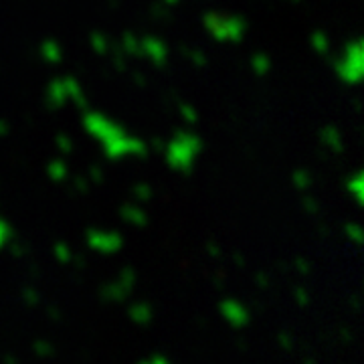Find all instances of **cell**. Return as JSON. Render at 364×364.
<instances>
[{
  "label": "cell",
  "instance_id": "f1b7e54d",
  "mask_svg": "<svg viewBox=\"0 0 364 364\" xmlns=\"http://www.w3.org/2000/svg\"><path fill=\"white\" fill-rule=\"evenodd\" d=\"M132 195L136 196L140 203H148V200H152V186L146 184V182L134 184V186H132Z\"/></svg>",
  "mask_w": 364,
  "mask_h": 364
},
{
  "label": "cell",
  "instance_id": "bcb514c9",
  "mask_svg": "<svg viewBox=\"0 0 364 364\" xmlns=\"http://www.w3.org/2000/svg\"><path fill=\"white\" fill-rule=\"evenodd\" d=\"M132 79H134V83L140 87V90H146V85H148V81L144 77L142 71H132Z\"/></svg>",
  "mask_w": 364,
  "mask_h": 364
},
{
  "label": "cell",
  "instance_id": "9f6ffc18",
  "mask_svg": "<svg viewBox=\"0 0 364 364\" xmlns=\"http://www.w3.org/2000/svg\"><path fill=\"white\" fill-rule=\"evenodd\" d=\"M340 334H342V340H344V342H352V334L348 328H342V330H340Z\"/></svg>",
  "mask_w": 364,
  "mask_h": 364
},
{
  "label": "cell",
  "instance_id": "ac0fdd59",
  "mask_svg": "<svg viewBox=\"0 0 364 364\" xmlns=\"http://www.w3.org/2000/svg\"><path fill=\"white\" fill-rule=\"evenodd\" d=\"M251 67H253V71H255L259 77L267 75L269 69H272V59H269V55H265V53H255V55L251 57Z\"/></svg>",
  "mask_w": 364,
  "mask_h": 364
},
{
  "label": "cell",
  "instance_id": "60d3db41",
  "mask_svg": "<svg viewBox=\"0 0 364 364\" xmlns=\"http://www.w3.org/2000/svg\"><path fill=\"white\" fill-rule=\"evenodd\" d=\"M277 342H279V346L286 352L294 350V340L289 336V332H284V330H282V332L277 334Z\"/></svg>",
  "mask_w": 364,
  "mask_h": 364
},
{
  "label": "cell",
  "instance_id": "9c48e42d",
  "mask_svg": "<svg viewBox=\"0 0 364 364\" xmlns=\"http://www.w3.org/2000/svg\"><path fill=\"white\" fill-rule=\"evenodd\" d=\"M203 25L207 26V31L215 41H227V35H225V14L208 11L203 16Z\"/></svg>",
  "mask_w": 364,
  "mask_h": 364
},
{
  "label": "cell",
  "instance_id": "91938a15",
  "mask_svg": "<svg viewBox=\"0 0 364 364\" xmlns=\"http://www.w3.org/2000/svg\"><path fill=\"white\" fill-rule=\"evenodd\" d=\"M237 348H239V350H245V348H247V342H245V340H239V342H237Z\"/></svg>",
  "mask_w": 364,
  "mask_h": 364
},
{
  "label": "cell",
  "instance_id": "ee69618b",
  "mask_svg": "<svg viewBox=\"0 0 364 364\" xmlns=\"http://www.w3.org/2000/svg\"><path fill=\"white\" fill-rule=\"evenodd\" d=\"M205 247H207L208 255H210V257H221L223 255L221 245H219L217 241H213V239H210V241H207V245H205Z\"/></svg>",
  "mask_w": 364,
  "mask_h": 364
},
{
  "label": "cell",
  "instance_id": "6da1fadb",
  "mask_svg": "<svg viewBox=\"0 0 364 364\" xmlns=\"http://www.w3.org/2000/svg\"><path fill=\"white\" fill-rule=\"evenodd\" d=\"M200 152H203V140L195 134H188V132L182 130H176L174 138L164 148L166 162H168L170 168L178 170L182 174H191L193 162Z\"/></svg>",
  "mask_w": 364,
  "mask_h": 364
},
{
  "label": "cell",
  "instance_id": "7c38bea8",
  "mask_svg": "<svg viewBox=\"0 0 364 364\" xmlns=\"http://www.w3.org/2000/svg\"><path fill=\"white\" fill-rule=\"evenodd\" d=\"M320 140L324 144L326 148L332 152V154H340L344 150V144H342V136L336 126H324L320 130Z\"/></svg>",
  "mask_w": 364,
  "mask_h": 364
},
{
  "label": "cell",
  "instance_id": "f35d334b",
  "mask_svg": "<svg viewBox=\"0 0 364 364\" xmlns=\"http://www.w3.org/2000/svg\"><path fill=\"white\" fill-rule=\"evenodd\" d=\"M301 207H304V210H306L308 215H318V213H320V203H318L314 196H304Z\"/></svg>",
  "mask_w": 364,
  "mask_h": 364
},
{
  "label": "cell",
  "instance_id": "d4e9b609",
  "mask_svg": "<svg viewBox=\"0 0 364 364\" xmlns=\"http://www.w3.org/2000/svg\"><path fill=\"white\" fill-rule=\"evenodd\" d=\"M21 298L28 308H37L41 304V294L33 286H25L21 289Z\"/></svg>",
  "mask_w": 364,
  "mask_h": 364
},
{
  "label": "cell",
  "instance_id": "4dcf8cb0",
  "mask_svg": "<svg viewBox=\"0 0 364 364\" xmlns=\"http://www.w3.org/2000/svg\"><path fill=\"white\" fill-rule=\"evenodd\" d=\"M33 348H35V354H39L41 358H51V356H55V352H57V348L53 346L51 342H47V340H37L33 344Z\"/></svg>",
  "mask_w": 364,
  "mask_h": 364
},
{
  "label": "cell",
  "instance_id": "52a82bcc",
  "mask_svg": "<svg viewBox=\"0 0 364 364\" xmlns=\"http://www.w3.org/2000/svg\"><path fill=\"white\" fill-rule=\"evenodd\" d=\"M247 28V21H245L243 16H237V14L225 16V35H227V41H233V43L243 41Z\"/></svg>",
  "mask_w": 364,
  "mask_h": 364
},
{
  "label": "cell",
  "instance_id": "e575fe53",
  "mask_svg": "<svg viewBox=\"0 0 364 364\" xmlns=\"http://www.w3.org/2000/svg\"><path fill=\"white\" fill-rule=\"evenodd\" d=\"M28 245L23 243V241H13L11 245H9V251H11V255H13L14 259H23L26 253H28Z\"/></svg>",
  "mask_w": 364,
  "mask_h": 364
},
{
  "label": "cell",
  "instance_id": "f546056e",
  "mask_svg": "<svg viewBox=\"0 0 364 364\" xmlns=\"http://www.w3.org/2000/svg\"><path fill=\"white\" fill-rule=\"evenodd\" d=\"M191 63L195 67H198V69H203V67H207L208 59L205 53L200 51V49H186V55H184Z\"/></svg>",
  "mask_w": 364,
  "mask_h": 364
},
{
  "label": "cell",
  "instance_id": "db71d44e",
  "mask_svg": "<svg viewBox=\"0 0 364 364\" xmlns=\"http://www.w3.org/2000/svg\"><path fill=\"white\" fill-rule=\"evenodd\" d=\"M9 132H11V126H9V122H4V119H0V138H4V136H9Z\"/></svg>",
  "mask_w": 364,
  "mask_h": 364
},
{
  "label": "cell",
  "instance_id": "ab89813d",
  "mask_svg": "<svg viewBox=\"0 0 364 364\" xmlns=\"http://www.w3.org/2000/svg\"><path fill=\"white\" fill-rule=\"evenodd\" d=\"M104 181L105 174L104 170H102V166H97V164L90 166V182H93V184H102Z\"/></svg>",
  "mask_w": 364,
  "mask_h": 364
},
{
  "label": "cell",
  "instance_id": "ffe728a7",
  "mask_svg": "<svg viewBox=\"0 0 364 364\" xmlns=\"http://www.w3.org/2000/svg\"><path fill=\"white\" fill-rule=\"evenodd\" d=\"M344 59H350V61H356V63H364V47L363 39L352 41L346 45V51H344Z\"/></svg>",
  "mask_w": 364,
  "mask_h": 364
},
{
  "label": "cell",
  "instance_id": "1f68e13d",
  "mask_svg": "<svg viewBox=\"0 0 364 364\" xmlns=\"http://www.w3.org/2000/svg\"><path fill=\"white\" fill-rule=\"evenodd\" d=\"M55 144H57V148L61 150V154H71L73 152V140L67 136V134H57L55 136Z\"/></svg>",
  "mask_w": 364,
  "mask_h": 364
},
{
  "label": "cell",
  "instance_id": "8fae6325",
  "mask_svg": "<svg viewBox=\"0 0 364 364\" xmlns=\"http://www.w3.org/2000/svg\"><path fill=\"white\" fill-rule=\"evenodd\" d=\"M128 316H130L132 322H136L138 326H148L154 320V310L148 301H136L130 306Z\"/></svg>",
  "mask_w": 364,
  "mask_h": 364
},
{
  "label": "cell",
  "instance_id": "7bdbcfd3",
  "mask_svg": "<svg viewBox=\"0 0 364 364\" xmlns=\"http://www.w3.org/2000/svg\"><path fill=\"white\" fill-rule=\"evenodd\" d=\"M152 16L158 18V21H168L170 11L166 6H162V4H152Z\"/></svg>",
  "mask_w": 364,
  "mask_h": 364
},
{
  "label": "cell",
  "instance_id": "2e32d148",
  "mask_svg": "<svg viewBox=\"0 0 364 364\" xmlns=\"http://www.w3.org/2000/svg\"><path fill=\"white\" fill-rule=\"evenodd\" d=\"M41 57L47 61V63H59L63 59V53H61V47L59 43L53 39H47L43 45H41Z\"/></svg>",
  "mask_w": 364,
  "mask_h": 364
},
{
  "label": "cell",
  "instance_id": "d6a6232c",
  "mask_svg": "<svg viewBox=\"0 0 364 364\" xmlns=\"http://www.w3.org/2000/svg\"><path fill=\"white\" fill-rule=\"evenodd\" d=\"M178 109H181V116L184 117L188 124H196V122H198V114H196V109L191 104L178 102Z\"/></svg>",
  "mask_w": 364,
  "mask_h": 364
},
{
  "label": "cell",
  "instance_id": "83f0119b",
  "mask_svg": "<svg viewBox=\"0 0 364 364\" xmlns=\"http://www.w3.org/2000/svg\"><path fill=\"white\" fill-rule=\"evenodd\" d=\"M53 255H55V259L59 261V263H71V257H73V251L69 249V245L65 243H55V247H53Z\"/></svg>",
  "mask_w": 364,
  "mask_h": 364
},
{
  "label": "cell",
  "instance_id": "277c9868",
  "mask_svg": "<svg viewBox=\"0 0 364 364\" xmlns=\"http://www.w3.org/2000/svg\"><path fill=\"white\" fill-rule=\"evenodd\" d=\"M85 239H87V245L100 253H116L124 247V239L119 233H104L97 229H90L85 233Z\"/></svg>",
  "mask_w": 364,
  "mask_h": 364
},
{
  "label": "cell",
  "instance_id": "484cf974",
  "mask_svg": "<svg viewBox=\"0 0 364 364\" xmlns=\"http://www.w3.org/2000/svg\"><path fill=\"white\" fill-rule=\"evenodd\" d=\"M61 81H63V87H65L67 100H75V97H79V95L83 93V90H81V85H79V81L75 77L67 75V77H63Z\"/></svg>",
  "mask_w": 364,
  "mask_h": 364
},
{
  "label": "cell",
  "instance_id": "5bb4252c",
  "mask_svg": "<svg viewBox=\"0 0 364 364\" xmlns=\"http://www.w3.org/2000/svg\"><path fill=\"white\" fill-rule=\"evenodd\" d=\"M126 140H128V134H124V136H116V138H112V140H107L104 144V152L105 156L109 158V160H117V158L126 156L128 152H126Z\"/></svg>",
  "mask_w": 364,
  "mask_h": 364
},
{
  "label": "cell",
  "instance_id": "680465c9",
  "mask_svg": "<svg viewBox=\"0 0 364 364\" xmlns=\"http://www.w3.org/2000/svg\"><path fill=\"white\" fill-rule=\"evenodd\" d=\"M350 304H352V308L358 312V298H356V296H350Z\"/></svg>",
  "mask_w": 364,
  "mask_h": 364
},
{
  "label": "cell",
  "instance_id": "d6986e66",
  "mask_svg": "<svg viewBox=\"0 0 364 364\" xmlns=\"http://www.w3.org/2000/svg\"><path fill=\"white\" fill-rule=\"evenodd\" d=\"M117 282L126 287V289H130L132 291V289L136 287V284H138V273H136V269H134V267L126 265V267H122V269H119V273H117Z\"/></svg>",
  "mask_w": 364,
  "mask_h": 364
},
{
  "label": "cell",
  "instance_id": "816d5d0a",
  "mask_svg": "<svg viewBox=\"0 0 364 364\" xmlns=\"http://www.w3.org/2000/svg\"><path fill=\"white\" fill-rule=\"evenodd\" d=\"M47 316H49V320H53V322H59L61 320V310L57 306H49L47 308Z\"/></svg>",
  "mask_w": 364,
  "mask_h": 364
},
{
  "label": "cell",
  "instance_id": "11a10c76",
  "mask_svg": "<svg viewBox=\"0 0 364 364\" xmlns=\"http://www.w3.org/2000/svg\"><path fill=\"white\" fill-rule=\"evenodd\" d=\"M233 261L237 263V267H241V269L245 267V259H243V255H241L239 251H235L233 253Z\"/></svg>",
  "mask_w": 364,
  "mask_h": 364
},
{
  "label": "cell",
  "instance_id": "d590c367",
  "mask_svg": "<svg viewBox=\"0 0 364 364\" xmlns=\"http://www.w3.org/2000/svg\"><path fill=\"white\" fill-rule=\"evenodd\" d=\"M13 239V227L0 217V249L4 247Z\"/></svg>",
  "mask_w": 364,
  "mask_h": 364
},
{
  "label": "cell",
  "instance_id": "e0dca14e",
  "mask_svg": "<svg viewBox=\"0 0 364 364\" xmlns=\"http://www.w3.org/2000/svg\"><path fill=\"white\" fill-rule=\"evenodd\" d=\"M90 45L91 49L95 51V55H100V57H104L109 53V39L105 37L104 33H100V31H93L90 35Z\"/></svg>",
  "mask_w": 364,
  "mask_h": 364
},
{
  "label": "cell",
  "instance_id": "4316f807",
  "mask_svg": "<svg viewBox=\"0 0 364 364\" xmlns=\"http://www.w3.org/2000/svg\"><path fill=\"white\" fill-rule=\"evenodd\" d=\"M348 191H352V193H354V196H356V203H358V205H363V200H364L363 172H356V176H354L352 181H348Z\"/></svg>",
  "mask_w": 364,
  "mask_h": 364
},
{
  "label": "cell",
  "instance_id": "f5cc1de1",
  "mask_svg": "<svg viewBox=\"0 0 364 364\" xmlns=\"http://www.w3.org/2000/svg\"><path fill=\"white\" fill-rule=\"evenodd\" d=\"M225 279H227V277H225V273H223V272L217 273V275L213 277V282H215V287H223V286H225Z\"/></svg>",
  "mask_w": 364,
  "mask_h": 364
},
{
  "label": "cell",
  "instance_id": "74e56055",
  "mask_svg": "<svg viewBox=\"0 0 364 364\" xmlns=\"http://www.w3.org/2000/svg\"><path fill=\"white\" fill-rule=\"evenodd\" d=\"M71 186H73V193H79V195H87L90 193V181L85 176H75Z\"/></svg>",
  "mask_w": 364,
  "mask_h": 364
},
{
  "label": "cell",
  "instance_id": "cb8c5ba5",
  "mask_svg": "<svg viewBox=\"0 0 364 364\" xmlns=\"http://www.w3.org/2000/svg\"><path fill=\"white\" fill-rule=\"evenodd\" d=\"M310 41H312L314 51L320 53V55H328V51H330V39H328V35H326V33H322V31H316V33H312Z\"/></svg>",
  "mask_w": 364,
  "mask_h": 364
},
{
  "label": "cell",
  "instance_id": "8d00e7d4",
  "mask_svg": "<svg viewBox=\"0 0 364 364\" xmlns=\"http://www.w3.org/2000/svg\"><path fill=\"white\" fill-rule=\"evenodd\" d=\"M294 299H296V304H298L299 308H306V306L310 304V294H308V289L304 286L294 287Z\"/></svg>",
  "mask_w": 364,
  "mask_h": 364
},
{
  "label": "cell",
  "instance_id": "5b68a950",
  "mask_svg": "<svg viewBox=\"0 0 364 364\" xmlns=\"http://www.w3.org/2000/svg\"><path fill=\"white\" fill-rule=\"evenodd\" d=\"M140 45H142V55L148 57L154 63V67H158V69L166 67V63H168V45L164 41L158 39V37H144V39H140Z\"/></svg>",
  "mask_w": 364,
  "mask_h": 364
},
{
  "label": "cell",
  "instance_id": "7a4b0ae2",
  "mask_svg": "<svg viewBox=\"0 0 364 364\" xmlns=\"http://www.w3.org/2000/svg\"><path fill=\"white\" fill-rule=\"evenodd\" d=\"M83 128L90 132L93 138H97L100 142H107L116 136H124L126 130L122 126H117L114 122H109L102 114H85L83 116Z\"/></svg>",
  "mask_w": 364,
  "mask_h": 364
},
{
  "label": "cell",
  "instance_id": "3957f363",
  "mask_svg": "<svg viewBox=\"0 0 364 364\" xmlns=\"http://www.w3.org/2000/svg\"><path fill=\"white\" fill-rule=\"evenodd\" d=\"M219 312L229 324L233 326L235 330L247 328L251 324V312L237 299H223L219 304Z\"/></svg>",
  "mask_w": 364,
  "mask_h": 364
},
{
  "label": "cell",
  "instance_id": "9a60e30c",
  "mask_svg": "<svg viewBox=\"0 0 364 364\" xmlns=\"http://www.w3.org/2000/svg\"><path fill=\"white\" fill-rule=\"evenodd\" d=\"M119 45H122V51H124V55H126V57H144L140 39H138L134 33H130V31L122 35Z\"/></svg>",
  "mask_w": 364,
  "mask_h": 364
},
{
  "label": "cell",
  "instance_id": "f907efd6",
  "mask_svg": "<svg viewBox=\"0 0 364 364\" xmlns=\"http://www.w3.org/2000/svg\"><path fill=\"white\" fill-rule=\"evenodd\" d=\"M150 146L156 150V152H164V148H166V144L164 140L160 138V136H154V138H150Z\"/></svg>",
  "mask_w": 364,
  "mask_h": 364
},
{
  "label": "cell",
  "instance_id": "8992f818",
  "mask_svg": "<svg viewBox=\"0 0 364 364\" xmlns=\"http://www.w3.org/2000/svg\"><path fill=\"white\" fill-rule=\"evenodd\" d=\"M334 69L338 73V77L346 83H358L363 79L364 73V63H356V61H350V59H338L334 61Z\"/></svg>",
  "mask_w": 364,
  "mask_h": 364
},
{
  "label": "cell",
  "instance_id": "b9f144b4",
  "mask_svg": "<svg viewBox=\"0 0 364 364\" xmlns=\"http://www.w3.org/2000/svg\"><path fill=\"white\" fill-rule=\"evenodd\" d=\"M294 267H296V272H299L301 275H310V273H312V265H310V261L304 259V257H298V259L294 261Z\"/></svg>",
  "mask_w": 364,
  "mask_h": 364
},
{
  "label": "cell",
  "instance_id": "7402d4cb",
  "mask_svg": "<svg viewBox=\"0 0 364 364\" xmlns=\"http://www.w3.org/2000/svg\"><path fill=\"white\" fill-rule=\"evenodd\" d=\"M126 152L132 154V156H140L146 158L148 156V146L140 140V138H134V136H128L126 140Z\"/></svg>",
  "mask_w": 364,
  "mask_h": 364
},
{
  "label": "cell",
  "instance_id": "c3c4849f",
  "mask_svg": "<svg viewBox=\"0 0 364 364\" xmlns=\"http://www.w3.org/2000/svg\"><path fill=\"white\" fill-rule=\"evenodd\" d=\"M71 263H73V267H77V269H83V267H87V261H85V257H83L81 253H73V257H71Z\"/></svg>",
  "mask_w": 364,
  "mask_h": 364
},
{
  "label": "cell",
  "instance_id": "94428289",
  "mask_svg": "<svg viewBox=\"0 0 364 364\" xmlns=\"http://www.w3.org/2000/svg\"><path fill=\"white\" fill-rule=\"evenodd\" d=\"M2 360H4V363H16V358H14V356H11V354L2 356Z\"/></svg>",
  "mask_w": 364,
  "mask_h": 364
},
{
  "label": "cell",
  "instance_id": "6125c7cd",
  "mask_svg": "<svg viewBox=\"0 0 364 364\" xmlns=\"http://www.w3.org/2000/svg\"><path fill=\"white\" fill-rule=\"evenodd\" d=\"M117 4H119V0H109V6H112V9H116Z\"/></svg>",
  "mask_w": 364,
  "mask_h": 364
},
{
  "label": "cell",
  "instance_id": "f6af8a7d",
  "mask_svg": "<svg viewBox=\"0 0 364 364\" xmlns=\"http://www.w3.org/2000/svg\"><path fill=\"white\" fill-rule=\"evenodd\" d=\"M255 284H257V287H261V289H265V287L269 286V275L265 272H257L255 273Z\"/></svg>",
  "mask_w": 364,
  "mask_h": 364
},
{
  "label": "cell",
  "instance_id": "681fc988",
  "mask_svg": "<svg viewBox=\"0 0 364 364\" xmlns=\"http://www.w3.org/2000/svg\"><path fill=\"white\" fill-rule=\"evenodd\" d=\"M73 104L77 105L81 112H87V109H90V102H87V97H85L83 93H81L79 97H75V100H73Z\"/></svg>",
  "mask_w": 364,
  "mask_h": 364
},
{
  "label": "cell",
  "instance_id": "be15d7a7",
  "mask_svg": "<svg viewBox=\"0 0 364 364\" xmlns=\"http://www.w3.org/2000/svg\"><path fill=\"white\" fill-rule=\"evenodd\" d=\"M164 2H166V4H176L178 0H164Z\"/></svg>",
  "mask_w": 364,
  "mask_h": 364
},
{
  "label": "cell",
  "instance_id": "7dc6e473",
  "mask_svg": "<svg viewBox=\"0 0 364 364\" xmlns=\"http://www.w3.org/2000/svg\"><path fill=\"white\" fill-rule=\"evenodd\" d=\"M142 363H150V364H168V356H162V354H150L146 360H142Z\"/></svg>",
  "mask_w": 364,
  "mask_h": 364
},
{
  "label": "cell",
  "instance_id": "836d02e7",
  "mask_svg": "<svg viewBox=\"0 0 364 364\" xmlns=\"http://www.w3.org/2000/svg\"><path fill=\"white\" fill-rule=\"evenodd\" d=\"M344 233L348 235V239H352L354 243H358V245L363 243V229L356 223H346L344 225Z\"/></svg>",
  "mask_w": 364,
  "mask_h": 364
},
{
  "label": "cell",
  "instance_id": "ba28073f",
  "mask_svg": "<svg viewBox=\"0 0 364 364\" xmlns=\"http://www.w3.org/2000/svg\"><path fill=\"white\" fill-rule=\"evenodd\" d=\"M130 289H126L117 279L100 287V299H102V301H112V304H122V301H126V299L130 298Z\"/></svg>",
  "mask_w": 364,
  "mask_h": 364
},
{
  "label": "cell",
  "instance_id": "6f0895ef",
  "mask_svg": "<svg viewBox=\"0 0 364 364\" xmlns=\"http://www.w3.org/2000/svg\"><path fill=\"white\" fill-rule=\"evenodd\" d=\"M28 272H31V275H33V277H39L41 275L39 267H37V265H31V267H28Z\"/></svg>",
  "mask_w": 364,
  "mask_h": 364
},
{
  "label": "cell",
  "instance_id": "30bf717a",
  "mask_svg": "<svg viewBox=\"0 0 364 364\" xmlns=\"http://www.w3.org/2000/svg\"><path fill=\"white\" fill-rule=\"evenodd\" d=\"M67 102V93L65 87H63V81L61 79H53L49 83V90H47V97H45V105L49 109H57L61 105H65Z\"/></svg>",
  "mask_w": 364,
  "mask_h": 364
},
{
  "label": "cell",
  "instance_id": "44dd1931",
  "mask_svg": "<svg viewBox=\"0 0 364 364\" xmlns=\"http://www.w3.org/2000/svg\"><path fill=\"white\" fill-rule=\"evenodd\" d=\"M67 164L63 160H51L49 162V166H47V174H49V178L55 182H61L67 178Z\"/></svg>",
  "mask_w": 364,
  "mask_h": 364
},
{
  "label": "cell",
  "instance_id": "603a6c76",
  "mask_svg": "<svg viewBox=\"0 0 364 364\" xmlns=\"http://www.w3.org/2000/svg\"><path fill=\"white\" fill-rule=\"evenodd\" d=\"M291 182H294V186H296L298 191H306V188H310V186H312V174H310L306 168L294 170V174H291Z\"/></svg>",
  "mask_w": 364,
  "mask_h": 364
},
{
  "label": "cell",
  "instance_id": "4fadbf2b",
  "mask_svg": "<svg viewBox=\"0 0 364 364\" xmlns=\"http://www.w3.org/2000/svg\"><path fill=\"white\" fill-rule=\"evenodd\" d=\"M119 215H122L124 221H128L130 225H136V227H146L148 225V215L138 205H132V203L122 205L119 207Z\"/></svg>",
  "mask_w": 364,
  "mask_h": 364
}]
</instances>
